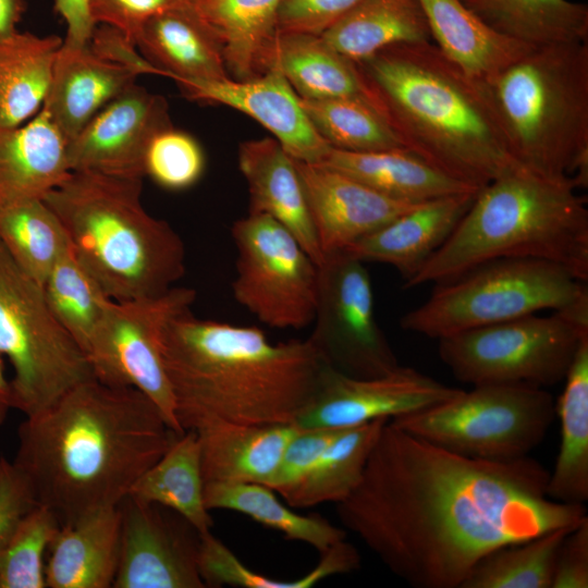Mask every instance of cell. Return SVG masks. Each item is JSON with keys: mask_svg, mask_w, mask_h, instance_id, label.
I'll use <instances>...</instances> for the list:
<instances>
[{"mask_svg": "<svg viewBox=\"0 0 588 588\" xmlns=\"http://www.w3.org/2000/svg\"><path fill=\"white\" fill-rule=\"evenodd\" d=\"M548 478L528 455L468 457L389 420L336 515L409 586L460 588L495 548L575 527L587 515L585 504L550 499Z\"/></svg>", "mask_w": 588, "mask_h": 588, "instance_id": "6da1fadb", "label": "cell"}, {"mask_svg": "<svg viewBox=\"0 0 588 588\" xmlns=\"http://www.w3.org/2000/svg\"><path fill=\"white\" fill-rule=\"evenodd\" d=\"M177 434L140 391L90 378L25 417L13 463L66 525L118 506Z\"/></svg>", "mask_w": 588, "mask_h": 588, "instance_id": "7a4b0ae2", "label": "cell"}, {"mask_svg": "<svg viewBox=\"0 0 588 588\" xmlns=\"http://www.w3.org/2000/svg\"><path fill=\"white\" fill-rule=\"evenodd\" d=\"M161 355L180 429L294 424L329 365L310 339L271 342L254 326L198 319L166 328Z\"/></svg>", "mask_w": 588, "mask_h": 588, "instance_id": "3957f363", "label": "cell"}, {"mask_svg": "<svg viewBox=\"0 0 588 588\" xmlns=\"http://www.w3.org/2000/svg\"><path fill=\"white\" fill-rule=\"evenodd\" d=\"M356 65L371 107L406 149L433 167L477 189L522 168L486 81L430 40L388 47Z\"/></svg>", "mask_w": 588, "mask_h": 588, "instance_id": "277c9868", "label": "cell"}, {"mask_svg": "<svg viewBox=\"0 0 588 588\" xmlns=\"http://www.w3.org/2000/svg\"><path fill=\"white\" fill-rule=\"evenodd\" d=\"M573 181L523 168L483 186L445 243L404 285L442 283L492 260L536 258L588 280V208Z\"/></svg>", "mask_w": 588, "mask_h": 588, "instance_id": "5b68a950", "label": "cell"}, {"mask_svg": "<svg viewBox=\"0 0 588 588\" xmlns=\"http://www.w3.org/2000/svg\"><path fill=\"white\" fill-rule=\"evenodd\" d=\"M142 180L71 172L44 197L76 260L114 301L160 295L185 273L184 243L145 210Z\"/></svg>", "mask_w": 588, "mask_h": 588, "instance_id": "8992f818", "label": "cell"}, {"mask_svg": "<svg viewBox=\"0 0 588 588\" xmlns=\"http://www.w3.org/2000/svg\"><path fill=\"white\" fill-rule=\"evenodd\" d=\"M486 83L518 166L587 188V41L531 47Z\"/></svg>", "mask_w": 588, "mask_h": 588, "instance_id": "52a82bcc", "label": "cell"}, {"mask_svg": "<svg viewBox=\"0 0 588 588\" xmlns=\"http://www.w3.org/2000/svg\"><path fill=\"white\" fill-rule=\"evenodd\" d=\"M542 310L588 318L587 282L552 261L502 258L437 283L400 326L439 340Z\"/></svg>", "mask_w": 588, "mask_h": 588, "instance_id": "ba28073f", "label": "cell"}, {"mask_svg": "<svg viewBox=\"0 0 588 588\" xmlns=\"http://www.w3.org/2000/svg\"><path fill=\"white\" fill-rule=\"evenodd\" d=\"M0 355L13 368L11 405L27 416L94 378L85 353L51 313L42 286L0 242Z\"/></svg>", "mask_w": 588, "mask_h": 588, "instance_id": "9c48e42d", "label": "cell"}, {"mask_svg": "<svg viewBox=\"0 0 588 588\" xmlns=\"http://www.w3.org/2000/svg\"><path fill=\"white\" fill-rule=\"evenodd\" d=\"M555 403L544 388L480 384L449 401L391 419L406 432L454 453L489 461L527 456L544 439Z\"/></svg>", "mask_w": 588, "mask_h": 588, "instance_id": "30bf717a", "label": "cell"}, {"mask_svg": "<svg viewBox=\"0 0 588 588\" xmlns=\"http://www.w3.org/2000/svg\"><path fill=\"white\" fill-rule=\"evenodd\" d=\"M588 318L528 315L439 339V356L461 382L550 387L564 380Z\"/></svg>", "mask_w": 588, "mask_h": 588, "instance_id": "8fae6325", "label": "cell"}, {"mask_svg": "<svg viewBox=\"0 0 588 588\" xmlns=\"http://www.w3.org/2000/svg\"><path fill=\"white\" fill-rule=\"evenodd\" d=\"M236 247L235 301L271 328L299 330L314 322L319 266L282 224L247 213L231 228Z\"/></svg>", "mask_w": 588, "mask_h": 588, "instance_id": "7c38bea8", "label": "cell"}, {"mask_svg": "<svg viewBox=\"0 0 588 588\" xmlns=\"http://www.w3.org/2000/svg\"><path fill=\"white\" fill-rule=\"evenodd\" d=\"M195 299L193 289L179 286L157 296L111 299L85 352L95 379L140 391L176 433L183 431L175 418L161 343L167 326L189 311Z\"/></svg>", "mask_w": 588, "mask_h": 588, "instance_id": "4fadbf2b", "label": "cell"}, {"mask_svg": "<svg viewBox=\"0 0 588 588\" xmlns=\"http://www.w3.org/2000/svg\"><path fill=\"white\" fill-rule=\"evenodd\" d=\"M365 262L338 252L319 265L314 331L309 339L335 370L356 378L383 376L397 358L379 327Z\"/></svg>", "mask_w": 588, "mask_h": 588, "instance_id": "5bb4252c", "label": "cell"}, {"mask_svg": "<svg viewBox=\"0 0 588 588\" xmlns=\"http://www.w3.org/2000/svg\"><path fill=\"white\" fill-rule=\"evenodd\" d=\"M461 391L411 367L356 378L327 365L294 425L301 429H345L377 419L391 420L449 401Z\"/></svg>", "mask_w": 588, "mask_h": 588, "instance_id": "9a60e30c", "label": "cell"}, {"mask_svg": "<svg viewBox=\"0 0 588 588\" xmlns=\"http://www.w3.org/2000/svg\"><path fill=\"white\" fill-rule=\"evenodd\" d=\"M121 538L114 588H205L198 566L200 534L170 509L119 504Z\"/></svg>", "mask_w": 588, "mask_h": 588, "instance_id": "2e32d148", "label": "cell"}, {"mask_svg": "<svg viewBox=\"0 0 588 588\" xmlns=\"http://www.w3.org/2000/svg\"><path fill=\"white\" fill-rule=\"evenodd\" d=\"M169 126L164 98L134 83L66 144L69 168L71 172L143 179L148 144Z\"/></svg>", "mask_w": 588, "mask_h": 588, "instance_id": "e0dca14e", "label": "cell"}, {"mask_svg": "<svg viewBox=\"0 0 588 588\" xmlns=\"http://www.w3.org/2000/svg\"><path fill=\"white\" fill-rule=\"evenodd\" d=\"M177 84L192 100L228 106L256 120L297 161L319 163L332 148L311 124L299 96L274 66L248 81L229 77Z\"/></svg>", "mask_w": 588, "mask_h": 588, "instance_id": "ac0fdd59", "label": "cell"}, {"mask_svg": "<svg viewBox=\"0 0 588 588\" xmlns=\"http://www.w3.org/2000/svg\"><path fill=\"white\" fill-rule=\"evenodd\" d=\"M295 162L323 257L422 204L391 198L321 163Z\"/></svg>", "mask_w": 588, "mask_h": 588, "instance_id": "d6986e66", "label": "cell"}, {"mask_svg": "<svg viewBox=\"0 0 588 588\" xmlns=\"http://www.w3.org/2000/svg\"><path fill=\"white\" fill-rule=\"evenodd\" d=\"M238 168L248 188V213L282 224L319 266L324 257L295 159L275 138L264 137L240 145Z\"/></svg>", "mask_w": 588, "mask_h": 588, "instance_id": "ffe728a7", "label": "cell"}, {"mask_svg": "<svg viewBox=\"0 0 588 588\" xmlns=\"http://www.w3.org/2000/svg\"><path fill=\"white\" fill-rule=\"evenodd\" d=\"M476 194H458L422 203L357 240L343 252L363 262L390 265L406 282L450 237Z\"/></svg>", "mask_w": 588, "mask_h": 588, "instance_id": "44dd1931", "label": "cell"}, {"mask_svg": "<svg viewBox=\"0 0 588 588\" xmlns=\"http://www.w3.org/2000/svg\"><path fill=\"white\" fill-rule=\"evenodd\" d=\"M137 74L96 53L89 45L59 49L42 109L66 143L112 99L135 83Z\"/></svg>", "mask_w": 588, "mask_h": 588, "instance_id": "7402d4cb", "label": "cell"}, {"mask_svg": "<svg viewBox=\"0 0 588 588\" xmlns=\"http://www.w3.org/2000/svg\"><path fill=\"white\" fill-rule=\"evenodd\" d=\"M120 538V505L61 525L47 552V587H112L119 564Z\"/></svg>", "mask_w": 588, "mask_h": 588, "instance_id": "603a6c76", "label": "cell"}, {"mask_svg": "<svg viewBox=\"0 0 588 588\" xmlns=\"http://www.w3.org/2000/svg\"><path fill=\"white\" fill-rule=\"evenodd\" d=\"M136 46L176 83L230 77L221 41L195 3L151 17L143 26Z\"/></svg>", "mask_w": 588, "mask_h": 588, "instance_id": "cb8c5ba5", "label": "cell"}, {"mask_svg": "<svg viewBox=\"0 0 588 588\" xmlns=\"http://www.w3.org/2000/svg\"><path fill=\"white\" fill-rule=\"evenodd\" d=\"M66 144L42 108L25 125L0 128V204L58 187L71 174Z\"/></svg>", "mask_w": 588, "mask_h": 588, "instance_id": "d4e9b609", "label": "cell"}, {"mask_svg": "<svg viewBox=\"0 0 588 588\" xmlns=\"http://www.w3.org/2000/svg\"><path fill=\"white\" fill-rule=\"evenodd\" d=\"M301 428L285 425L213 422L198 430L206 482H252L267 486L282 453Z\"/></svg>", "mask_w": 588, "mask_h": 588, "instance_id": "484cf974", "label": "cell"}, {"mask_svg": "<svg viewBox=\"0 0 588 588\" xmlns=\"http://www.w3.org/2000/svg\"><path fill=\"white\" fill-rule=\"evenodd\" d=\"M319 163L407 203L419 204L480 191L448 175L406 148L365 152L331 148Z\"/></svg>", "mask_w": 588, "mask_h": 588, "instance_id": "4316f807", "label": "cell"}, {"mask_svg": "<svg viewBox=\"0 0 588 588\" xmlns=\"http://www.w3.org/2000/svg\"><path fill=\"white\" fill-rule=\"evenodd\" d=\"M431 38L466 74L487 81L531 47L483 22L461 0H418Z\"/></svg>", "mask_w": 588, "mask_h": 588, "instance_id": "83f0119b", "label": "cell"}, {"mask_svg": "<svg viewBox=\"0 0 588 588\" xmlns=\"http://www.w3.org/2000/svg\"><path fill=\"white\" fill-rule=\"evenodd\" d=\"M282 0H198L195 8L218 35L231 78L248 81L266 73L278 37Z\"/></svg>", "mask_w": 588, "mask_h": 588, "instance_id": "f1b7e54d", "label": "cell"}, {"mask_svg": "<svg viewBox=\"0 0 588 588\" xmlns=\"http://www.w3.org/2000/svg\"><path fill=\"white\" fill-rule=\"evenodd\" d=\"M555 404L561 422V442L554 467L549 471L547 494L563 503L585 504L588 500V336L564 378Z\"/></svg>", "mask_w": 588, "mask_h": 588, "instance_id": "f546056e", "label": "cell"}, {"mask_svg": "<svg viewBox=\"0 0 588 588\" xmlns=\"http://www.w3.org/2000/svg\"><path fill=\"white\" fill-rule=\"evenodd\" d=\"M272 66L281 71L299 98H351L370 106L369 90L356 63L320 36L279 34Z\"/></svg>", "mask_w": 588, "mask_h": 588, "instance_id": "4dcf8cb0", "label": "cell"}, {"mask_svg": "<svg viewBox=\"0 0 588 588\" xmlns=\"http://www.w3.org/2000/svg\"><path fill=\"white\" fill-rule=\"evenodd\" d=\"M320 37L355 63L394 45L431 39L418 0H360Z\"/></svg>", "mask_w": 588, "mask_h": 588, "instance_id": "1f68e13d", "label": "cell"}, {"mask_svg": "<svg viewBox=\"0 0 588 588\" xmlns=\"http://www.w3.org/2000/svg\"><path fill=\"white\" fill-rule=\"evenodd\" d=\"M127 497L157 504L181 515L197 531H210L213 522L204 499L201 452L198 433L186 430L133 485Z\"/></svg>", "mask_w": 588, "mask_h": 588, "instance_id": "d6a6232c", "label": "cell"}, {"mask_svg": "<svg viewBox=\"0 0 588 588\" xmlns=\"http://www.w3.org/2000/svg\"><path fill=\"white\" fill-rule=\"evenodd\" d=\"M62 42L20 32L0 42V128L22 125L41 109Z\"/></svg>", "mask_w": 588, "mask_h": 588, "instance_id": "836d02e7", "label": "cell"}, {"mask_svg": "<svg viewBox=\"0 0 588 588\" xmlns=\"http://www.w3.org/2000/svg\"><path fill=\"white\" fill-rule=\"evenodd\" d=\"M497 32L529 46L586 42L588 5L569 0H461Z\"/></svg>", "mask_w": 588, "mask_h": 588, "instance_id": "e575fe53", "label": "cell"}, {"mask_svg": "<svg viewBox=\"0 0 588 588\" xmlns=\"http://www.w3.org/2000/svg\"><path fill=\"white\" fill-rule=\"evenodd\" d=\"M388 419L340 429L320 458L282 497L294 507L339 503L359 483L369 454Z\"/></svg>", "mask_w": 588, "mask_h": 588, "instance_id": "d590c367", "label": "cell"}, {"mask_svg": "<svg viewBox=\"0 0 588 588\" xmlns=\"http://www.w3.org/2000/svg\"><path fill=\"white\" fill-rule=\"evenodd\" d=\"M206 507L242 513L275 529L286 540L301 541L320 554L346 538L339 528L318 515H299L282 504L269 487L252 482L204 483Z\"/></svg>", "mask_w": 588, "mask_h": 588, "instance_id": "8d00e7d4", "label": "cell"}, {"mask_svg": "<svg viewBox=\"0 0 588 588\" xmlns=\"http://www.w3.org/2000/svg\"><path fill=\"white\" fill-rule=\"evenodd\" d=\"M0 242L15 264L41 286L70 247L58 216L38 198L0 204Z\"/></svg>", "mask_w": 588, "mask_h": 588, "instance_id": "74e56055", "label": "cell"}, {"mask_svg": "<svg viewBox=\"0 0 588 588\" xmlns=\"http://www.w3.org/2000/svg\"><path fill=\"white\" fill-rule=\"evenodd\" d=\"M198 566L206 587L310 588L327 577L354 572L360 566V555L344 539L321 553L318 565L306 575L294 580H279L252 571L208 531L200 535Z\"/></svg>", "mask_w": 588, "mask_h": 588, "instance_id": "f35d334b", "label": "cell"}, {"mask_svg": "<svg viewBox=\"0 0 588 588\" xmlns=\"http://www.w3.org/2000/svg\"><path fill=\"white\" fill-rule=\"evenodd\" d=\"M573 528L495 548L474 565L460 588H551L558 551Z\"/></svg>", "mask_w": 588, "mask_h": 588, "instance_id": "ab89813d", "label": "cell"}, {"mask_svg": "<svg viewBox=\"0 0 588 588\" xmlns=\"http://www.w3.org/2000/svg\"><path fill=\"white\" fill-rule=\"evenodd\" d=\"M42 289L51 313L85 353L111 298L70 247L53 266Z\"/></svg>", "mask_w": 588, "mask_h": 588, "instance_id": "60d3db41", "label": "cell"}, {"mask_svg": "<svg viewBox=\"0 0 588 588\" xmlns=\"http://www.w3.org/2000/svg\"><path fill=\"white\" fill-rule=\"evenodd\" d=\"M301 103L332 148L358 152L405 148L390 125L365 101L301 98Z\"/></svg>", "mask_w": 588, "mask_h": 588, "instance_id": "b9f144b4", "label": "cell"}, {"mask_svg": "<svg viewBox=\"0 0 588 588\" xmlns=\"http://www.w3.org/2000/svg\"><path fill=\"white\" fill-rule=\"evenodd\" d=\"M57 515L36 504L0 543V588H45V556L60 528Z\"/></svg>", "mask_w": 588, "mask_h": 588, "instance_id": "7bdbcfd3", "label": "cell"}, {"mask_svg": "<svg viewBox=\"0 0 588 588\" xmlns=\"http://www.w3.org/2000/svg\"><path fill=\"white\" fill-rule=\"evenodd\" d=\"M205 170V155L198 142L173 126L158 132L148 144L144 173L159 186L181 191L193 186Z\"/></svg>", "mask_w": 588, "mask_h": 588, "instance_id": "ee69618b", "label": "cell"}, {"mask_svg": "<svg viewBox=\"0 0 588 588\" xmlns=\"http://www.w3.org/2000/svg\"><path fill=\"white\" fill-rule=\"evenodd\" d=\"M340 429H299L285 446L267 487L283 495L314 467Z\"/></svg>", "mask_w": 588, "mask_h": 588, "instance_id": "f6af8a7d", "label": "cell"}, {"mask_svg": "<svg viewBox=\"0 0 588 588\" xmlns=\"http://www.w3.org/2000/svg\"><path fill=\"white\" fill-rule=\"evenodd\" d=\"M194 4L193 0H88L94 24L120 30L132 44L147 21L169 10Z\"/></svg>", "mask_w": 588, "mask_h": 588, "instance_id": "bcb514c9", "label": "cell"}, {"mask_svg": "<svg viewBox=\"0 0 588 588\" xmlns=\"http://www.w3.org/2000/svg\"><path fill=\"white\" fill-rule=\"evenodd\" d=\"M360 0H282L278 11V34L321 36Z\"/></svg>", "mask_w": 588, "mask_h": 588, "instance_id": "7dc6e473", "label": "cell"}, {"mask_svg": "<svg viewBox=\"0 0 588 588\" xmlns=\"http://www.w3.org/2000/svg\"><path fill=\"white\" fill-rule=\"evenodd\" d=\"M588 587V516L563 539L558 551L551 588Z\"/></svg>", "mask_w": 588, "mask_h": 588, "instance_id": "c3c4849f", "label": "cell"}, {"mask_svg": "<svg viewBox=\"0 0 588 588\" xmlns=\"http://www.w3.org/2000/svg\"><path fill=\"white\" fill-rule=\"evenodd\" d=\"M37 503L30 486L13 461L0 456V543Z\"/></svg>", "mask_w": 588, "mask_h": 588, "instance_id": "681fc988", "label": "cell"}, {"mask_svg": "<svg viewBox=\"0 0 588 588\" xmlns=\"http://www.w3.org/2000/svg\"><path fill=\"white\" fill-rule=\"evenodd\" d=\"M88 45L102 58L130 69L137 75L155 74L168 77L164 71L138 54L135 45L111 26L102 24L98 28L95 27Z\"/></svg>", "mask_w": 588, "mask_h": 588, "instance_id": "f907efd6", "label": "cell"}, {"mask_svg": "<svg viewBox=\"0 0 588 588\" xmlns=\"http://www.w3.org/2000/svg\"><path fill=\"white\" fill-rule=\"evenodd\" d=\"M54 9L66 24L63 45L66 47L88 45L96 27L89 15L88 0H54Z\"/></svg>", "mask_w": 588, "mask_h": 588, "instance_id": "816d5d0a", "label": "cell"}, {"mask_svg": "<svg viewBox=\"0 0 588 588\" xmlns=\"http://www.w3.org/2000/svg\"><path fill=\"white\" fill-rule=\"evenodd\" d=\"M26 0H0V42L17 33Z\"/></svg>", "mask_w": 588, "mask_h": 588, "instance_id": "f5cc1de1", "label": "cell"}, {"mask_svg": "<svg viewBox=\"0 0 588 588\" xmlns=\"http://www.w3.org/2000/svg\"><path fill=\"white\" fill-rule=\"evenodd\" d=\"M12 409L10 380L7 379L0 355V426H2Z\"/></svg>", "mask_w": 588, "mask_h": 588, "instance_id": "db71d44e", "label": "cell"}, {"mask_svg": "<svg viewBox=\"0 0 588 588\" xmlns=\"http://www.w3.org/2000/svg\"><path fill=\"white\" fill-rule=\"evenodd\" d=\"M194 2L198 1V0H193Z\"/></svg>", "mask_w": 588, "mask_h": 588, "instance_id": "11a10c76", "label": "cell"}]
</instances>
